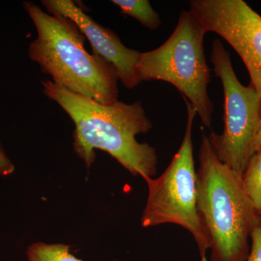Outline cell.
I'll use <instances>...</instances> for the list:
<instances>
[{
	"label": "cell",
	"mask_w": 261,
	"mask_h": 261,
	"mask_svg": "<svg viewBox=\"0 0 261 261\" xmlns=\"http://www.w3.org/2000/svg\"><path fill=\"white\" fill-rule=\"evenodd\" d=\"M27 255L28 261H83L70 252V246L60 243H33L27 249Z\"/></svg>",
	"instance_id": "obj_11"
},
{
	"label": "cell",
	"mask_w": 261,
	"mask_h": 261,
	"mask_svg": "<svg viewBox=\"0 0 261 261\" xmlns=\"http://www.w3.org/2000/svg\"><path fill=\"white\" fill-rule=\"evenodd\" d=\"M23 8L37 32L29 47L31 61L70 92L102 104L118 101L119 81L112 65L84 47L85 36L70 18L43 11L32 2Z\"/></svg>",
	"instance_id": "obj_2"
},
{
	"label": "cell",
	"mask_w": 261,
	"mask_h": 261,
	"mask_svg": "<svg viewBox=\"0 0 261 261\" xmlns=\"http://www.w3.org/2000/svg\"><path fill=\"white\" fill-rule=\"evenodd\" d=\"M206 32L190 10H182L171 35L159 47L141 53L137 65L142 82L163 81L172 84L211 128L214 104L207 92L211 70L206 63Z\"/></svg>",
	"instance_id": "obj_4"
},
{
	"label": "cell",
	"mask_w": 261,
	"mask_h": 261,
	"mask_svg": "<svg viewBox=\"0 0 261 261\" xmlns=\"http://www.w3.org/2000/svg\"><path fill=\"white\" fill-rule=\"evenodd\" d=\"M123 14L137 19L144 27L156 30L161 27L159 14L147 0H113Z\"/></svg>",
	"instance_id": "obj_9"
},
{
	"label": "cell",
	"mask_w": 261,
	"mask_h": 261,
	"mask_svg": "<svg viewBox=\"0 0 261 261\" xmlns=\"http://www.w3.org/2000/svg\"><path fill=\"white\" fill-rule=\"evenodd\" d=\"M255 152L261 151V119L259 123L256 137H255Z\"/></svg>",
	"instance_id": "obj_14"
},
{
	"label": "cell",
	"mask_w": 261,
	"mask_h": 261,
	"mask_svg": "<svg viewBox=\"0 0 261 261\" xmlns=\"http://www.w3.org/2000/svg\"><path fill=\"white\" fill-rule=\"evenodd\" d=\"M244 190L261 217V151L255 152L242 177Z\"/></svg>",
	"instance_id": "obj_10"
},
{
	"label": "cell",
	"mask_w": 261,
	"mask_h": 261,
	"mask_svg": "<svg viewBox=\"0 0 261 261\" xmlns=\"http://www.w3.org/2000/svg\"><path fill=\"white\" fill-rule=\"evenodd\" d=\"M197 170V208L211 240V261H245L261 221L242 178L221 162L202 132Z\"/></svg>",
	"instance_id": "obj_3"
},
{
	"label": "cell",
	"mask_w": 261,
	"mask_h": 261,
	"mask_svg": "<svg viewBox=\"0 0 261 261\" xmlns=\"http://www.w3.org/2000/svg\"><path fill=\"white\" fill-rule=\"evenodd\" d=\"M42 3L49 14L63 15L76 24L93 53L114 67L125 87L133 89L141 83L137 71L140 51L123 45L116 33L94 21L71 0H42Z\"/></svg>",
	"instance_id": "obj_8"
},
{
	"label": "cell",
	"mask_w": 261,
	"mask_h": 261,
	"mask_svg": "<svg viewBox=\"0 0 261 261\" xmlns=\"http://www.w3.org/2000/svg\"><path fill=\"white\" fill-rule=\"evenodd\" d=\"M42 86L44 94L58 103L74 123L73 149L87 167L95 161L98 149L111 154L133 176L143 179L156 176L159 158L155 149L136 140V136L152 128L140 101L102 104L53 81H44Z\"/></svg>",
	"instance_id": "obj_1"
},
{
	"label": "cell",
	"mask_w": 261,
	"mask_h": 261,
	"mask_svg": "<svg viewBox=\"0 0 261 261\" xmlns=\"http://www.w3.org/2000/svg\"><path fill=\"white\" fill-rule=\"evenodd\" d=\"M211 62L224 89V129L221 135L211 132L207 137L220 161L242 178L255 153L260 99L251 84L246 87L239 81L230 53L219 39L213 42Z\"/></svg>",
	"instance_id": "obj_6"
},
{
	"label": "cell",
	"mask_w": 261,
	"mask_h": 261,
	"mask_svg": "<svg viewBox=\"0 0 261 261\" xmlns=\"http://www.w3.org/2000/svg\"><path fill=\"white\" fill-rule=\"evenodd\" d=\"M190 12L238 53L261 102V15L243 0H192Z\"/></svg>",
	"instance_id": "obj_7"
},
{
	"label": "cell",
	"mask_w": 261,
	"mask_h": 261,
	"mask_svg": "<svg viewBox=\"0 0 261 261\" xmlns=\"http://www.w3.org/2000/svg\"><path fill=\"white\" fill-rule=\"evenodd\" d=\"M15 171V166L7 155L1 142H0V176H10Z\"/></svg>",
	"instance_id": "obj_13"
},
{
	"label": "cell",
	"mask_w": 261,
	"mask_h": 261,
	"mask_svg": "<svg viewBox=\"0 0 261 261\" xmlns=\"http://www.w3.org/2000/svg\"><path fill=\"white\" fill-rule=\"evenodd\" d=\"M184 99L187 118L183 140L159 177L144 178L148 187V197L141 224L145 228L168 224L181 226L193 237L201 260L207 261L211 243L197 208V171L192 143V126L197 113L186 98Z\"/></svg>",
	"instance_id": "obj_5"
},
{
	"label": "cell",
	"mask_w": 261,
	"mask_h": 261,
	"mask_svg": "<svg viewBox=\"0 0 261 261\" xmlns=\"http://www.w3.org/2000/svg\"><path fill=\"white\" fill-rule=\"evenodd\" d=\"M251 249L245 261H261V221L251 233Z\"/></svg>",
	"instance_id": "obj_12"
}]
</instances>
